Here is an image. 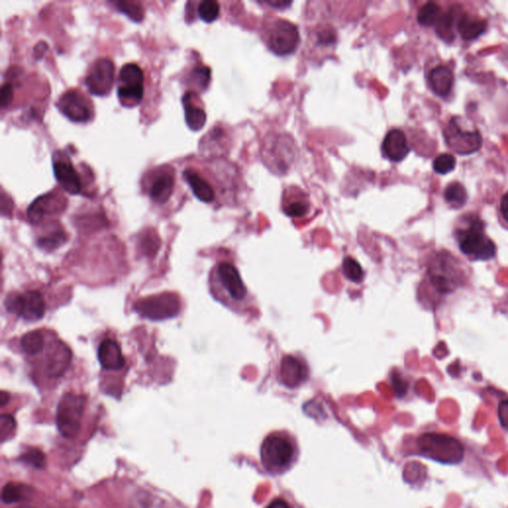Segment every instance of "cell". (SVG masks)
Instances as JSON below:
<instances>
[{"label": "cell", "instance_id": "6da1fadb", "mask_svg": "<svg viewBox=\"0 0 508 508\" xmlns=\"http://www.w3.org/2000/svg\"><path fill=\"white\" fill-rule=\"evenodd\" d=\"M212 292L227 308L238 314L249 313L255 306L240 271L231 262H220L212 271Z\"/></svg>", "mask_w": 508, "mask_h": 508}, {"label": "cell", "instance_id": "7a4b0ae2", "mask_svg": "<svg viewBox=\"0 0 508 508\" xmlns=\"http://www.w3.org/2000/svg\"><path fill=\"white\" fill-rule=\"evenodd\" d=\"M459 251L470 262H489L498 253L496 242L485 233V223L477 215L461 216L454 231Z\"/></svg>", "mask_w": 508, "mask_h": 508}, {"label": "cell", "instance_id": "3957f363", "mask_svg": "<svg viewBox=\"0 0 508 508\" xmlns=\"http://www.w3.org/2000/svg\"><path fill=\"white\" fill-rule=\"evenodd\" d=\"M463 265L449 251H443L435 254L431 259L427 270V281L435 292L449 295L463 286L467 281Z\"/></svg>", "mask_w": 508, "mask_h": 508}, {"label": "cell", "instance_id": "277c9868", "mask_svg": "<svg viewBox=\"0 0 508 508\" xmlns=\"http://www.w3.org/2000/svg\"><path fill=\"white\" fill-rule=\"evenodd\" d=\"M264 469L271 474H281L292 467L298 457L296 442L286 432H273L264 439L260 450Z\"/></svg>", "mask_w": 508, "mask_h": 508}, {"label": "cell", "instance_id": "5b68a950", "mask_svg": "<svg viewBox=\"0 0 508 508\" xmlns=\"http://www.w3.org/2000/svg\"><path fill=\"white\" fill-rule=\"evenodd\" d=\"M417 448L422 456L442 463H459L465 456L461 441L446 433H424L417 439Z\"/></svg>", "mask_w": 508, "mask_h": 508}, {"label": "cell", "instance_id": "8992f818", "mask_svg": "<svg viewBox=\"0 0 508 508\" xmlns=\"http://www.w3.org/2000/svg\"><path fill=\"white\" fill-rule=\"evenodd\" d=\"M86 402V396L73 392L66 393L60 401L56 422L60 433L66 438H74L78 434Z\"/></svg>", "mask_w": 508, "mask_h": 508}, {"label": "cell", "instance_id": "52a82bcc", "mask_svg": "<svg viewBox=\"0 0 508 508\" xmlns=\"http://www.w3.org/2000/svg\"><path fill=\"white\" fill-rule=\"evenodd\" d=\"M134 310L145 319L163 321L178 315L181 303L176 294L161 293L139 300L134 305Z\"/></svg>", "mask_w": 508, "mask_h": 508}, {"label": "cell", "instance_id": "ba28073f", "mask_svg": "<svg viewBox=\"0 0 508 508\" xmlns=\"http://www.w3.org/2000/svg\"><path fill=\"white\" fill-rule=\"evenodd\" d=\"M445 139L448 147L461 155L474 153L483 143L481 132L466 128L463 119L459 118L450 119L445 129Z\"/></svg>", "mask_w": 508, "mask_h": 508}, {"label": "cell", "instance_id": "9c48e42d", "mask_svg": "<svg viewBox=\"0 0 508 508\" xmlns=\"http://www.w3.org/2000/svg\"><path fill=\"white\" fill-rule=\"evenodd\" d=\"M144 75L136 64H125L119 73L118 99L125 107H134L144 94Z\"/></svg>", "mask_w": 508, "mask_h": 508}, {"label": "cell", "instance_id": "30bf717a", "mask_svg": "<svg viewBox=\"0 0 508 508\" xmlns=\"http://www.w3.org/2000/svg\"><path fill=\"white\" fill-rule=\"evenodd\" d=\"M5 307L8 312L16 314L28 322L39 321L44 317L46 310L43 296L34 290L23 294H10L5 300Z\"/></svg>", "mask_w": 508, "mask_h": 508}, {"label": "cell", "instance_id": "8fae6325", "mask_svg": "<svg viewBox=\"0 0 508 508\" xmlns=\"http://www.w3.org/2000/svg\"><path fill=\"white\" fill-rule=\"evenodd\" d=\"M300 42L299 30L295 24L284 19H278L269 28L266 43L269 49L278 56L292 54Z\"/></svg>", "mask_w": 508, "mask_h": 508}, {"label": "cell", "instance_id": "7c38bea8", "mask_svg": "<svg viewBox=\"0 0 508 508\" xmlns=\"http://www.w3.org/2000/svg\"><path fill=\"white\" fill-rule=\"evenodd\" d=\"M114 74L116 68L110 59L97 60L86 78V86L90 94L99 97L107 96L114 86Z\"/></svg>", "mask_w": 508, "mask_h": 508}, {"label": "cell", "instance_id": "4fadbf2b", "mask_svg": "<svg viewBox=\"0 0 508 508\" xmlns=\"http://www.w3.org/2000/svg\"><path fill=\"white\" fill-rule=\"evenodd\" d=\"M310 377V368L303 357L299 355H285L281 359L278 372V379L288 388L301 386Z\"/></svg>", "mask_w": 508, "mask_h": 508}, {"label": "cell", "instance_id": "5bb4252c", "mask_svg": "<svg viewBox=\"0 0 508 508\" xmlns=\"http://www.w3.org/2000/svg\"><path fill=\"white\" fill-rule=\"evenodd\" d=\"M57 107L66 118L74 123H87L92 118V110L83 94L75 90H68L60 98Z\"/></svg>", "mask_w": 508, "mask_h": 508}, {"label": "cell", "instance_id": "9a60e30c", "mask_svg": "<svg viewBox=\"0 0 508 508\" xmlns=\"http://www.w3.org/2000/svg\"><path fill=\"white\" fill-rule=\"evenodd\" d=\"M66 207L65 198H62L54 192L40 196L28 207L27 216L31 224L37 225L44 216L57 214Z\"/></svg>", "mask_w": 508, "mask_h": 508}, {"label": "cell", "instance_id": "2e32d148", "mask_svg": "<svg viewBox=\"0 0 508 508\" xmlns=\"http://www.w3.org/2000/svg\"><path fill=\"white\" fill-rule=\"evenodd\" d=\"M72 362V352L67 344L61 341L55 342L51 346L45 362L46 374L50 379L63 377Z\"/></svg>", "mask_w": 508, "mask_h": 508}, {"label": "cell", "instance_id": "e0dca14e", "mask_svg": "<svg viewBox=\"0 0 508 508\" xmlns=\"http://www.w3.org/2000/svg\"><path fill=\"white\" fill-rule=\"evenodd\" d=\"M55 177L62 188L72 195L81 192V182L78 172L68 158H58L53 163Z\"/></svg>", "mask_w": 508, "mask_h": 508}, {"label": "cell", "instance_id": "ac0fdd59", "mask_svg": "<svg viewBox=\"0 0 508 508\" xmlns=\"http://www.w3.org/2000/svg\"><path fill=\"white\" fill-rule=\"evenodd\" d=\"M384 157L392 162H401L409 154L407 137L401 129H391L385 137L381 147Z\"/></svg>", "mask_w": 508, "mask_h": 508}, {"label": "cell", "instance_id": "d6986e66", "mask_svg": "<svg viewBox=\"0 0 508 508\" xmlns=\"http://www.w3.org/2000/svg\"><path fill=\"white\" fill-rule=\"evenodd\" d=\"M311 203L309 196L301 190L285 191L282 200V211L287 216L292 218H305L310 213Z\"/></svg>", "mask_w": 508, "mask_h": 508}, {"label": "cell", "instance_id": "ffe728a7", "mask_svg": "<svg viewBox=\"0 0 508 508\" xmlns=\"http://www.w3.org/2000/svg\"><path fill=\"white\" fill-rule=\"evenodd\" d=\"M99 364L105 370H119L125 366V361L120 346L114 340H105L98 351Z\"/></svg>", "mask_w": 508, "mask_h": 508}, {"label": "cell", "instance_id": "44dd1931", "mask_svg": "<svg viewBox=\"0 0 508 508\" xmlns=\"http://www.w3.org/2000/svg\"><path fill=\"white\" fill-rule=\"evenodd\" d=\"M428 81H429L431 90L437 96L445 98L449 96L453 86H454V75L447 66H436L430 71Z\"/></svg>", "mask_w": 508, "mask_h": 508}, {"label": "cell", "instance_id": "7402d4cb", "mask_svg": "<svg viewBox=\"0 0 508 508\" xmlns=\"http://www.w3.org/2000/svg\"><path fill=\"white\" fill-rule=\"evenodd\" d=\"M457 28H458L461 38L474 40L479 38L485 32L487 28V21L477 15L463 13L459 16Z\"/></svg>", "mask_w": 508, "mask_h": 508}, {"label": "cell", "instance_id": "603a6c76", "mask_svg": "<svg viewBox=\"0 0 508 508\" xmlns=\"http://www.w3.org/2000/svg\"><path fill=\"white\" fill-rule=\"evenodd\" d=\"M183 175L198 200L207 203V204L215 200L216 195L213 187L200 174L196 173L194 170L187 169L185 170Z\"/></svg>", "mask_w": 508, "mask_h": 508}, {"label": "cell", "instance_id": "cb8c5ba5", "mask_svg": "<svg viewBox=\"0 0 508 508\" xmlns=\"http://www.w3.org/2000/svg\"><path fill=\"white\" fill-rule=\"evenodd\" d=\"M192 92H187L183 98V105L185 110V120L188 127L193 131H199L205 127L207 123V114L202 107L196 105L193 101Z\"/></svg>", "mask_w": 508, "mask_h": 508}, {"label": "cell", "instance_id": "d4e9b609", "mask_svg": "<svg viewBox=\"0 0 508 508\" xmlns=\"http://www.w3.org/2000/svg\"><path fill=\"white\" fill-rule=\"evenodd\" d=\"M174 185L175 181L173 176L162 174L157 177L150 188V196L157 204H165L173 194Z\"/></svg>", "mask_w": 508, "mask_h": 508}, {"label": "cell", "instance_id": "484cf974", "mask_svg": "<svg viewBox=\"0 0 508 508\" xmlns=\"http://www.w3.org/2000/svg\"><path fill=\"white\" fill-rule=\"evenodd\" d=\"M444 199L453 209H461L467 204V189L461 183L450 182L444 190Z\"/></svg>", "mask_w": 508, "mask_h": 508}, {"label": "cell", "instance_id": "4316f807", "mask_svg": "<svg viewBox=\"0 0 508 508\" xmlns=\"http://www.w3.org/2000/svg\"><path fill=\"white\" fill-rule=\"evenodd\" d=\"M444 12L441 6L435 2H427L419 10L417 21L422 26L431 27L438 25Z\"/></svg>", "mask_w": 508, "mask_h": 508}, {"label": "cell", "instance_id": "83f0119b", "mask_svg": "<svg viewBox=\"0 0 508 508\" xmlns=\"http://www.w3.org/2000/svg\"><path fill=\"white\" fill-rule=\"evenodd\" d=\"M44 344H45V340L40 331H32V332L25 333L20 341L22 351L30 355H38L41 353L44 350Z\"/></svg>", "mask_w": 508, "mask_h": 508}, {"label": "cell", "instance_id": "f1b7e54d", "mask_svg": "<svg viewBox=\"0 0 508 508\" xmlns=\"http://www.w3.org/2000/svg\"><path fill=\"white\" fill-rule=\"evenodd\" d=\"M342 272L348 280L355 283H359L364 279V268L361 264L352 256H346L342 260Z\"/></svg>", "mask_w": 508, "mask_h": 508}, {"label": "cell", "instance_id": "f546056e", "mask_svg": "<svg viewBox=\"0 0 508 508\" xmlns=\"http://www.w3.org/2000/svg\"><path fill=\"white\" fill-rule=\"evenodd\" d=\"M27 487L20 483H10L2 490V500L5 503H14L27 496Z\"/></svg>", "mask_w": 508, "mask_h": 508}, {"label": "cell", "instance_id": "4dcf8cb0", "mask_svg": "<svg viewBox=\"0 0 508 508\" xmlns=\"http://www.w3.org/2000/svg\"><path fill=\"white\" fill-rule=\"evenodd\" d=\"M66 240H67L66 233L62 229H56L40 238L38 245L42 249L50 251L58 249L62 244H65Z\"/></svg>", "mask_w": 508, "mask_h": 508}, {"label": "cell", "instance_id": "1f68e13d", "mask_svg": "<svg viewBox=\"0 0 508 508\" xmlns=\"http://www.w3.org/2000/svg\"><path fill=\"white\" fill-rule=\"evenodd\" d=\"M116 8L123 14L127 15L128 18L132 21L139 22L144 19V10L138 2L134 1H118L116 2Z\"/></svg>", "mask_w": 508, "mask_h": 508}, {"label": "cell", "instance_id": "d6a6232c", "mask_svg": "<svg viewBox=\"0 0 508 508\" xmlns=\"http://www.w3.org/2000/svg\"><path fill=\"white\" fill-rule=\"evenodd\" d=\"M198 13L203 21L212 23L220 15V4L215 0H204L199 4Z\"/></svg>", "mask_w": 508, "mask_h": 508}, {"label": "cell", "instance_id": "836d02e7", "mask_svg": "<svg viewBox=\"0 0 508 508\" xmlns=\"http://www.w3.org/2000/svg\"><path fill=\"white\" fill-rule=\"evenodd\" d=\"M457 165V160L455 156L449 153H442L435 158L433 162V168L436 173L441 175H446L455 169Z\"/></svg>", "mask_w": 508, "mask_h": 508}, {"label": "cell", "instance_id": "e575fe53", "mask_svg": "<svg viewBox=\"0 0 508 508\" xmlns=\"http://www.w3.org/2000/svg\"><path fill=\"white\" fill-rule=\"evenodd\" d=\"M16 422L11 415L2 414L0 417V439L2 443L8 440L14 434Z\"/></svg>", "mask_w": 508, "mask_h": 508}, {"label": "cell", "instance_id": "d590c367", "mask_svg": "<svg viewBox=\"0 0 508 508\" xmlns=\"http://www.w3.org/2000/svg\"><path fill=\"white\" fill-rule=\"evenodd\" d=\"M24 461L33 466V467L37 468V469H41V468L45 467L46 459L44 456L43 453L41 450L37 449H30L25 454H23Z\"/></svg>", "mask_w": 508, "mask_h": 508}, {"label": "cell", "instance_id": "8d00e7d4", "mask_svg": "<svg viewBox=\"0 0 508 508\" xmlns=\"http://www.w3.org/2000/svg\"><path fill=\"white\" fill-rule=\"evenodd\" d=\"M194 79L198 84L199 87L205 88L209 86L211 79V70L205 66H200L193 71Z\"/></svg>", "mask_w": 508, "mask_h": 508}, {"label": "cell", "instance_id": "74e56055", "mask_svg": "<svg viewBox=\"0 0 508 508\" xmlns=\"http://www.w3.org/2000/svg\"><path fill=\"white\" fill-rule=\"evenodd\" d=\"M159 238L156 235H147L142 238L141 240V244H142L143 251H147L148 254L155 253L158 247L160 246L159 244Z\"/></svg>", "mask_w": 508, "mask_h": 508}, {"label": "cell", "instance_id": "f35d334b", "mask_svg": "<svg viewBox=\"0 0 508 508\" xmlns=\"http://www.w3.org/2000/svg\"><path fill=\"white\" fill-rule=\"evenodd\" d=\"M13 98H14V90H13L12 84H4L1 88V92H0V103H1V107H8L12 103Z\"/></svg>", "mask_w": 508, "mask_h": 508}, {"label": "cell", "instance_id": "ab89813d", "mask_svg": "<svg viewBox=\"0 0 508 508\" xmlns=\"http://www.w3.org/2000/svg\"><path fill=\"white\" fill-rule=\"evenodd\" d=\"M498 218L501 225L508 229V192L499 201Z\"/></svg>", "mask_w": 508, "mask_h": 508}, {"label": "cell", "instance_id": "60d3db41", "mask_svg": "<svg viewBox=\"0 0 508 508\" xmlns=\"http://www.w3.org/2000/svg\"><path fill=\"white\" fill-rule=\"evenodd\" d=\"M498 414L501 427L508 432V399L499 402Z\"/></svg>", "mask_w": 508, "mask_h": 508}, {"label": "cell", "instance_id": "b9f144b4", "mask_svg": "<svg viewBox=\"0 0 508 508\" xmlns=\"http://www.w3.org/2000/svg\"><path fill=\"white\" fill-rule=\"evenodd\" d=\"M399 377H395L394 375L392 379V384L396 394L398 395V396L402 397L406 392H407L408 384L407 382L404 381V379H401H401H399Z\"/></svg>", "mask_w": 508, "mask_h": 508}, {"label": "cell", "instance_id": "7bdbcfd3", "mask_svg": "<svg viewBox=\"0 0 508 508\" xmlns=\"http://www.w3.org/2000/svg\"><path fill=\"white\" fill-rule=\"evenodd\" d=\"M47 50V44H46L45 42H40L38 45L35 47L34 56L36 57L37 59H41L42 57H43L44 53Z\"/></svg>", "mask_w": 508, "mask_h": 508}, {"label": "cell", "instance_id": "ee69618b", "mask_svg": "<svg viewBox=\"0 0 508 508\" xmlns=\"http://www.w3.org/2000/svg\"><path fill=\"white\" fill-rule=\"evenodd\" d=\"M265 2L270 6H273V8H287V6H289L292 3L291 1H285V0H267V1Z\"/></svg>", "mask_w": 508, "mask_h": 508}, {"label": "cell", "instance_id": "f6af8a7d", "mask_svg": "<svg viewBox=\"0 0 508 508\" xmlns=\"http://www.w3.org/2000/svg\"><path fill=\"white\" fill-rule=\"evenodd\" d=\"M266 508H292L284 499L277 498L273 500Z\"/></svg>", "mask_w": 508, "mask_h": 508}, {"label": "cell", "instance_id": "bcb514c9", "mask_svg": "<svg viewBox=\"0 0 508 508\" xmlns=\"http://www.w3.org/2000/svg\"><path fill=\"white\" fill-rule=\"evenodd\" d=\"M8 401H10V394L5 391H1V393H0V404H1L2 407L5 406Z\"/></svg>", "mask_w": 508, "mask_h": 508}, {"label": "cell", "instance_id": "7dc6e473", "mask_svg": "<svg viewBox=\"0 0 508 508\" xmlns=\"http://www.w3.org/2000/svg\"><path fill=\"white\" fill-rule=\"evenodd\" d=\"M18 508H33V507H18Z\"/></svg>", "mask_w": 508, "mask_h": 508}]
</instances>
